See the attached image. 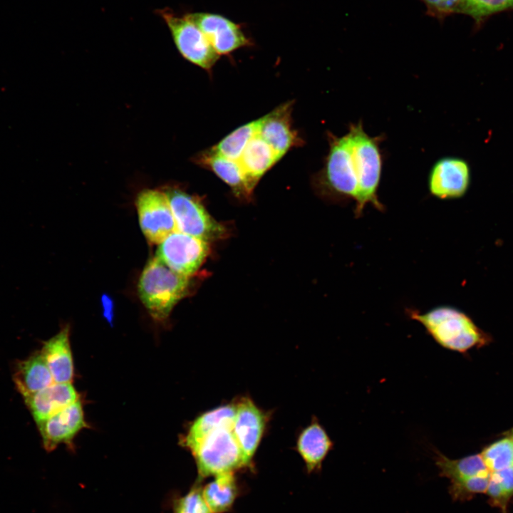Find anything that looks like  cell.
Masks as SVG:
<instances>
[{
	"mask_svg": "<svg viewBox=\"0 0 513 513\" xmlns=\"http://www.w3.org/2000/svg\"><path fill=\"white\" fill-rule=\"evenodd\" d=\"M329 150L322 169L314 177L317 192L334 202L354 200L356 217L367 204L378 210V190L383 168L380 140L360 125H350L342 136L328 135Z\"/></svg>",
	"mask_w": 513,
	"mask_h": 513,
	"instance_id": "obj_1",
	"label": "cell"
},
{
	"mask_svg": "<svg viewBox=\"0 0 513 513\" xmlns=\"http://www.w3.org/2000/svg\"><path fill=\"white\" fill-rule=\"evenodd\" d=\"M191 276L175 272L156 256L145 266L138 281L142 303L150 315L162 321L173 307L191 291Z\"/></svg>",
	"mask_w": 513,
	"mask_h": 513,
	"instance_id": "obj_2",
	"label": "cell"
},
{
	"mask_svg": "<svg viewBox=\"0 0 513 513\" xmlns=\"http://www.w3.org/2000/svg\"><path fill=\"white\" fill-rule=\"evenodd\" d=\"M406 313L444 348L463 353L484 341L483 333L472 319L452 306H438L425 313L409 309Z\"/></svg>",
	"mask_w": 513,
	"mask_h": 513,
	"instance_id": "obj_3",
	"label": "cell"
},
{
	"mask_svg": "<svg viewBox=\"0 0 513 513\" xmlns=\"http://www.w3.org/2000/svg\"><path fill=\"white\" fill-rule=\"evenodd\" d=\"M190 450L202 477L233 472L247 465L232 428H221L211 432Z\"/></svg>",
	"mask_w": 513,
	"mask_h": 513,
	"instance_id": "obj_4",
	"label": "cell"
},
{
	"mask_svg": "<svg viewBox=\"0 0 513 513\" xmlns=\"http://www.w3.org/2000/svg\"><path fill=\"white\" fill-rule=\"evenodd\" d=\"M165 193L178 231L208 242L227 235L226 228L209 215L200 200L179 188H168Z\"/></svg>",
	"mask_w": 513,
	"mask_h": 513,
	"instance_id": "obj_5",
	"label": "cell"
},
{
	"mask_svg": "<svg viewBox=\"0 0 513 513\" xmlns=\"http://www.w3.org/2000/svg\"><path fill=\"white\" fill-rule=\"evenodd\" d=\"M157 13L165 21L182 57L203 69H212L219 56L187 14L180 16L168 8L160 9Z\"/></svg>",
	"mask_w": 513,
	"mask_h": 513,
	"instance_id": "obj_6",
	"label": "cell"
},
{
	"mask_svg": "<svg viewBox=\"0 0 513 513\" xmlns=\"http://www.w3.org/2000/svg\"><path fill=\"white\" fill-rule=\"evenodd\" d=\"M209 253L208 242L177 230L159 244L155 256L175 272L192 276Z\"/></svg>",
	"mask_w": 513,
	"mask_h": 513,
	"instance_id": "obj_7",
	"label": "cell"
},
{
	"mask_svg": "<svg viewBox=\"0 0 513 513\" xmlns=\"http://www.w3.org/2000/svg\"><path fill=\"white\" fill-rule=\"evenodd\" d=\"M136 208L142 232L150 243L159 244L177 230L165 192L142 190L137 197Z\"/></svg>",
	"mask_w": 513,
	"mask_h": 513,
	"instance_id": "obj_8",
	"label": "cell"
},
{
	"mask_svg": "<svg viewBox=\"0 0 513 513\" xmlns=\"http://www.w3.org/2000/svg\"><path fill=\"white\" fill-rule=\"evenodd\" d=\"M187 14L204 34L219 56L228 55L239 48L252 44L242 25L223 15L209 12H194Z\"/></svg>",
	"mask_w": 513,
	"mask_h": 513,
	"instance_id": "obj_9",
	"label": "cell"
},
{
	"mask_svg": "<svg viewBox=\"0 0 513 513\" xmlns=\"http://www.w3.org/2000/svg\"><path fill=\"white\" fill-rule=\"evenodd\" d=\"M470 182V169L467 162L455 156L437 160L428 177L430 193L440 200L462 197L467 192Z\"/></svg>",
	"mask_w": 513,
	"mask_h": 513,
	"instance_id": "obj_10",
	"label": "cell"
},
{
	"mask_svg": "<svg viewBox=\"0 0 513 513\" xmlns=\"http://www.w3.org/2000/svg\"><path fill=\"white\" fill-rule=\"evenodd\" d=\"M267 422V413L259 408L252 399L242 398L235 403L232 431L247 465L252 461L260 444Z\"/></svg>",
	"mask_w": 513,
	"mask_h": 513,
	"instance_id": "obj_11",
	"label": "cell"
},
{
	"mask_svg": "<svg viewBox=\"0 0 513 513\" xmlns=\"http://www.w3.org/2000/svg\"><path fill=\"white\" fill-rule=\"evenodd\" d=\"M37 425L46 450H53L61 443H71L76 435L86 427L80 400Z\"/></svg>",
	"mask_w": 513,
	"mask_h": 513,
	"instance_id": "obj_12",
	"label": "cell"
},
{
	"mask_svg": "<svg viewBox=\"0 0 513 513\" xmlns=\"http://www.w3.org/2000/svg\"><path fill=\"white\" fill-rule=\"evenodd\" d=\"M291 103H286L259 118V135L280 158L300 143V139L291 124Z\"/></svg>",
	"mask_w": 513,
	"mask_h": 513,
	"instance_id": "obj_13",
	"label": "cell"
},
{
	"mask_svg": "<svg viewBox=\"0 0 513 513\" xmlns=\"http://www.w3.org/2000/svg\"><path fill=\"white\" fill-rule=\"evenodd\" d=\"M24 400L37 424L76 402L79 396L72 383H53Z\"/></svg>",
	"mask_w": 513,
	"mask_h": 513,
	"instance_id": "obj_14",
	"label": "cell"
},
{
	"mask_svg": "<svg viewBox=\"0 0 513 513\" xmlns=\"http://www.w3.org/2000/svg\"><path fill=\"white\" fill-rule=\"evenodd\" d=\"M69 326H63L58 333L45 341L39 351L54 383H71L74 365L69 340Z\"/></svg>",
	"mask_w": 513,
	"mask_h": 513,
	"instance_id": "obj_15",
	"label": "cell"
},
{
	"mask_svg": "<svg viewBox=\"0 0 513 513\" xmlns=\"http://www.w3.org/2000/svg\"><path fill=\"white\" fill-rule=\"evenodd\" d=\"M280 159L257 131L247 144L237 162L253 191L259 179Z\"/></svg>",
	"mask_w": 513,
	"mask_h": 513,
	"instance_id": "obj_16",
	"label": "cell"
},
{
	"mask_svg": "<svg viewBox=\"0 0 513 513\" xmlns=\"http://www.w3.org/2000/svg\"><path fill=\"white\" fill-rule=\"evenodd\" d=\"M333 447V442L315 417L301 431L296 440V450L309 472L321 469Z\"/></svg>",
	"mask_w": 513,
	"mask_h": 513,
	"instance_id": "obj_17",
	"label": "cell"
},
{
	"mask_svg": "<svg viewBox=\"0 0 513 513\" xmlns=\"http://www.w3.org/2000/svg\"><path fill=\"white\" fill-rule=\"evenodd\" d=\"M13 380L23 398L54 383L52 375L39 351L16 363L14 366Z\"/></svg>",
	"mask_w": 513,
	"mask_h": 513,
	"instance_id": "obj_18",
	"label": "cell"
},
{
	"mask_svg": "<svg viewBox=\"0 0 513 513\" xmlns=\"http://www.w3.org/2000/svg\"><path fill=\"white\" fill-rule=\"evenodd\" d=\"M197 162L212 171L227 184L239 198L249 200L252 193L239 163L222 156L211 149L200 154Z\"/></svg>",
	"mask_w": 513,
	"mask_h": 513,
	"instance_id": "obj_19",
	"label": "cell"
},
{
	"mask_svg": "<svg viewBox=\"0 0 513 513\" xmlns=\"http://www.w3.org/2000/svg\"><path fill=\"white\" fill-rule=\"evenodd\" d=\"M234 416L235 403L220 405L202 413L190 426L182 445L190 450L211 432L221 428H232Z\"/></svg>",
	"mask_w": 513,
	"mask_h": 513,
	"instance_id": "obj_20",
	"label": "cell"
},
{
	"mask_svg": "<svg viewBox=\"0 0 513 513\" xmlns=\"http://www.w3.org/2000/svg\"><path fill=\"white\" fill-rule=\"evenodd\" d=\"M434 458L440 476L450 482L491 473L480 454L452 460L435 450Z\"/></svg>",
	"mask_w": 513,
	"mask_h": 513,
	"instance_id": "obj_21",
	"label": "cell"
},
{
	"mask_svg": "<svg viewBox=\"0 0 513 513\" xmlns=\"http://www.w3.org/2000/svg\"><path fill=\"white\" fill-rule=\"evenodd\" d=\"M202 491L203 497L212 513L227 511L237 495V486L233 472L215 475Z\"/></svg>",
	"mask_w": 513,
	"mask_h": 513,
	"instance_id": "obj_22",
	"label": "cell"
},
{
	"mask_svg": "<svg viewBox=\"0 0 513 513\" xmlns=\"http://www.w3.org/2000/svg\"><path fill=\"white\" fill-rule=\"evenodd\" d=\"M259 123L260 119H258L238 128L211 150L237 162L248 142L258 131Z\"/></svg>",
	"mask_w": 513,
	"mask_h": 513,
	"instance_id": "obj_23",
	"label": "cell"
},
{
	"mask_svg": "<svg viewBox=\"0 0 513 513\" xmlns=\"http://www.w3.org/2000/svg\"><path fill=\"white\" fill-rule=\"evenodd\" d=\"M513 9V0H461L457 11L481 24L489 16Z\"/></svg>",
	"mask_w": 513,
	"mask_h": 513,
	"instance_id": "obj_24",
	"label": "cell"
},
{
	"mask_svg": "<svg viewBox=\"0 0 513 513\" xmlns=\"http://www.w3.org/2000/svg\"><path fill=\"white\" fill-rule=\"evenodd\" d=\"M490 472L499 471L513 465V438L499 440L480 454Z\"/></svg>",
	"mask_w": 513,
	"mask_h": 513,
	"instance_id": "obj_25",
	"label": "cell"
},
{
	"mask_svg": "<svg viewBox=\"0 0 513 513\" xmlns=\"http://www.w3.org/2000/svg\"><path fill=\"white\" fill-rule=\"evenodd\" d=\"M490 474L450 482L449 492L451 497L455 500L464 501L475 494L486 492Z\"/></svg>",
	"mask_w": 513,
	"mask_h": 513,
	"instance_id": "obj_26",
	"label": "cell"
},
{
	"mask_svg": "<svg viewBox=\"0 0 513 513\" xmlns=\"http://www.w3.org/2000/svg\"><path fill=\"white\" fill-rule=\"evenodd\" d=\"M176 513H212L198 489L191 490L182 498L177 506Z\"/></svg>",
	"mask_w": 513,
	"mask_h": 513,
	"instance_id": "obj_27",
	"label": "cell"
},
{
	"mask_svg": "<svg viewBox=\"0 0 513 513\" xmlns=\"http://www.w3.org/2000/svg\"><path fill=\"white\" fill-rule=\"evenodd\" d=\"M428 14L437 19H443L457 11L461 0H421Z\"/></svg>",
	"mask_w": 513,
	"mask_h": 513,
	"instance_id": "obj_28",
	"label": "cell"
},
{
	"mask_svg": "<svg viewBox=\"0 0 513 513\" xmlns=\"http://www.w3.org/2000/svg\"><path fill=\"white\" fill-rule=\"evenodd\" d=\"M486 492L490 499L491 503L505 512L510 497L506 493L500 484L491 476Z\"/></svg>",
	"mask_w": 513,
	"mask_h": 513,
	"instance_id": "obj_29",
	"label": "cell"
},
{
	"mask_svg": "<svg viewBox=\"0 0 513 513\" xmlns=\"http://www.w3.org/2000/svg\"><path fill=\"white\" fill-rule=\"evenodd\" d=\"M490 476L500 484L510 497L513 495V465L491 472Z\"/></svg>",
	"mask_w": 513,
	"mask_h": 513,
	"instance_id": "obj_30",
	"label": "cell"
},
{
	"mask_svg": "<svg viewBox=\"0 0 513 513\" xmlns=\"http://www.w3.org/2000/svg\"><path fill=\"white\" fill-rule=\"evenodd\" d=\"M511 437L513 438V430L512 431Z\"/></svg>",
	"mask_w": 513,
	"mask_h": 513,
	"instance_id": "obj_31",
	"label": "cell"
}]
</instances>
